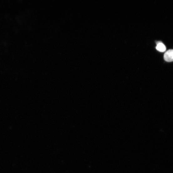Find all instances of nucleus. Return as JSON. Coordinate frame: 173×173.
Returning <instances> with one entry per match:
<instances>
[{
  "label": "nucleus",
  "instance_id": "1",
  "mask_svg": "<svg viewBox=\"0 0 173 173\" xmlns=\"http://www.w3.org/2000/svg\"><path fill=\"white\" fill-rule=\"evenodd\" d=\"M165 60L167 62L173 61V50L170 49L167 51L164 55Z\"/></svg>",
  "mask_w": 173,
  "mask_h": 173
},
{
  "label": "nucleus",
  "instance_id": "2",
  "mask_svg": "<svg viewBox=\"0 0 173 173\" xmlns=\"http://www.w3.org/2000/svg\"><path fill=\"white\" fill-rule=\"evenodd\" d=\"M156 49L160 52H164L166 50V47L165 45L161 42H158L157 43Z\"/></svg>",
  "mask_w": 173,
  "mask_h": 173
}]
</instances>
